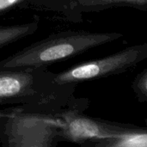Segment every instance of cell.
Returning <instances> with one entry per match:
<instances>
[{
    "instance_id": "ba28073f",
    "label": "cell",
    "mask_w": 147,
    "mask_h": 147,
    "mask_svg": "<svg viewBox=\"0 0 147 147\" xmlns=\"http://www.w3.org/2000/svg\"><path fill=\"white\" fill-rule=\"evenodd\" d=\"M147 0H74L71 7L74 9H92L111 6H134L137 8L146 7Z\"/></svg>"
},
{
    "instance_id": "52a82bcc",
    "label": "cell",
    "mask_w": 147,
    "mask_h": 147,
    "mask_svg": "<svg viewBox=\"0 0 147 147\" xmlns=\"http://www.w3.org/2000/svg\"><path fill=\"white\" fill-rule=\"evenodd\" d=\"M37 22L0 27V48L19 40L36 31Z\"/></svg>"
},
{
    "instance_id": "6da1fadb",
    "label": "cell",
    "mask_w": 147,
    "mask_h": 147,
    "mask_svg": "<svg viewBox=\"0 0 147 147\" xmlns=\"http://www.w3.org/2000/svg\"><path fill=\"white\" fill-rule=\"evenodd\" d=\"M119 33L65 32L52 35L0 61V70L38 68L121 39Z\"/></svg>"
},
{
    "instance_id": "7a4b0ae2",
    "label": "cell",
    "mask_w": 147,
    "mask_h": 147,
    "mask_svg": "<svg viewBox=\"0 0 147 147\" xmlns=\"http://www.w3.org/2000/svg\"><path fill=\"white\" fill-rule=\"evenodd\" d=\"M147 56V44L136 45L102 59L79 64L54 76L59 85L80 83L120 74L134 68Z\"/></svg>"
},
{
    "instance_id": "8992f818",
    "label": "cell",
    "mask_w": 147,
    "mask_h": 147,
    "mask_svg": "<svg viewBox=\"0 0 147 147\" xmlns=\"http://www.w3.org/2000/svg\"><path fill=\"white\" fill-rule=\"evenodd\" d=\"M102 147H146L147 132L139 128H126L115 137L94 144Z\"/></svg>"
},
{
    "instance_id": "3957f363",
    "label": "cell",
    "mask_w": 147,
    "mask_h": 147,
    "mask_svg": "<svg viewBox=\"0 0 147 147\" xmlns=\"http://www.w3.org/2000/svg\"><path fill=\"white\" fill-rule=\"evenodd\" d=\"M60 121L36 115H17L9 126V146L16 147L51 146L59 133Z\"/></svg>"
},
{
    "instance_id": "9c48e42d",
    "label": "cell",
    "mask_w": 147,
    "mask_h": 147,
    "mask_svg": "<svg viewBox=\"0 0 147 147\" xmlns=\"http://www.w3.org/2000/svg\"><path fill=\"white\" fill-rule=\"evenodd\" d=\"M134 90L140 99L145 101L147 97V71L145 70L140 74L134 82Z\"/></svg>"
},
{
    "instance_id": "30bf717a",
    "label": "cell",
    "mask_w": 147,
    "mask_h": 147,
    "mask_svg": "<svg viewBox=\"0 0 147 147\" xmlns=\"http://www.w3.org/2000/svg\"><path fill=\"white\" fill-rule=\"evenodd\" d=\"M20 1L21 0H0V11L10 8Z\"/></svg>"
},
{
    "instance_id": "5b68a950",
    "label": "cell",
    "mask_w": 147,
    "mask_h": 147,
    "mask_svg": "<svg viewBox=\"0 0 147 147\" xmlns=\"http://www.w3.org/2000/svg\"><path fill=\"white\" fill-rule=\"evenodd\" d=\"M34 78L32 73L23 69L0 70V102L34 94Z\"/></svg>"
},
{
    "instance_id": "277c9868",
    "label": "cell",
    "mask_w": 147,
    "mask_h": 147,
    "mask_svg": "<svg viewBox=\"0 0 147 147\" xmlns=\"http://www.w3.org/2000/svg\"><path fill=\"white\" fill-rule=\"evenodd\" d=\"M124 129L126 127L76 113H68L60 121L59 134L70 141L77 143L93 142L95 144L100 140L115 137Z\"/></svg>"
}]
</instances>
